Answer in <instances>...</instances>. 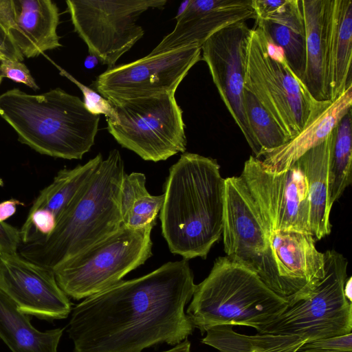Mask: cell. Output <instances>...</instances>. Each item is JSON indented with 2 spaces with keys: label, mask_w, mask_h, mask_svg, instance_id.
Masks as SVG:
<instances>
[{
  "label": "cell",
  "mask_w": 352,
  "mask_h": 352,
  "mask_svg": "<svg viewBox=\"0 0 352 352\" xmlns=\"http://www.w3.org/2000/svg\"><path fill=\"white\" fill-rule=\"evenodd\" d=\"M195 287L183 258L85 298L68 323L73 352H142L160 343L179 344L193 331L184 308Z\"/></svg>",
  "instance_id": "obj_1"
},
{
  "label": "cell",
  "mask_w": 352,
  "mask_h": 352,
  "mask_svg": "<svg viewBox=\"0 0 352 352\" xmlns=\"http://www.w3.org/2000/svg\"><path fill=\"white\" fill-rule=\"evenodd\" d=\"M160 212L170 252L205 259L222 235L225 179L217 160L186 153L169 168Z\"/></svg>",
  "instance_id": "obj_2"
},
{
  "label": "cell",
  "mask_w": 352,
  "mask_h": 352,
  "mask_svg": "<svg viewBox=\"0 0 352 352\" xmlns=\"http://www.w3.org/2000/svg\"><path fill=\"white\" fill-rule=\"evenodd\" d=\"M124 174L119 151L111 150L57 219L52 232L32 242L21 243L18 253L54 270L116 232L123 224L120 199Z\"/></svg>",
  "instance_id": "obj_3"
},
{
  "label": "cell",
  "mask_w": 352,
  "mask_h": 352,
  "mask_svg": "<svg viewBox=\"0 0 352 352\" xmlns=\"http://www.w3.org/2000/svg\"><path fill=\"white\" fill-rule=\"evenodd\" d=\"M0 116L21 144L67 160H80L91 149L100 120L78 96L59 87L41 94L9 89L0 95Z\"/></svg>",
  "instance_id": "obj_4"
},
{
  "label": "cell",
  "mask_w": 352,
  "mask_h": 352,
  "mask_svg": "<svg viewBox=\"0 0 352 352\" xmlns=\"http://www.w3.org/2000/svg\"><path fill=\"white\" fill-rule=\"evenodd\" d=\"M287 302L269 289L252 271L218 257L208 276L196 285L186 315L204 334L215 326H246L258 331Z\"/></svg>",
  "instance_id": "obj_5"
},
{
  "label": "cell",
  "mask_w": 352,
  "mask_h": 352,
  "mask_svg": "<svg viewBox=\"0 0 352 352\" xmlns=\"http://www.w3.org/2000/svg\"><path fill=\"white\" fill-rule=\"evenodd\" d=\"M122 225L104 239L68 259L53 271L62 291L76 300L86 298L117 283L152 256L151 231Z\"/></svg>",
  "instance_id": "obj_6"
},
{
  "label": "cell",
  "mask_w": 352,
  "mask_h": 352,
  "mask_svg": "<svg viewBox=\"0 0 352 352\" xmlns=\"http://www.w3.org/2000/svg\"><path fill=\"white\" fill-rule=\"evenodd\" d=\"M244 89L257 99L289 140L331 103L316 100L288 65L270 56L264 34L257 26L251 30Z\"/></svg>",
  "instance_id": "obj_7"
},
{
  "label": "cell",
  "mask_w": 352,
  "mask_h": 352,
  "mask_svg": "<svg viewBox=\"0 0 352 352\" xmlns=\"http://www.w3.org/2000/svg\"><path fill=\"white\" fill-rule=\"evenodd\" d=\"M324 256V276L308 295L287 302L258 333L298 336L306 341L351 333L352 305L344 295L346 258L335 250Z\"/></svg>",
  "instance_id": "obj_8"
},
{
  "label": "cell",
  "mask_w": 352,
  "mask_h": 352,
  "mask_svg": "<svg viewBox=\"0 0 352 352\" xmlns=\"http://www.w3.org/2000/svg\"><path fill=\"white\" fill-rule=\"evenodd\" d=\"M109 102L117 119L107 120V129L122 147L154 162L185 152V124L175 92Z\"/></svg>",
  "instance_id": "obj_9"
},
{
  "label": "cell",
  "mask_w": 352,
  "mask_h": 352,
  "mask_svg": "<svg viewBox=\"0 0 352 352\" xmlns=\"http://www.w3.org/2000/svg\"><path fill=\"white\" fill-rule=\"evenodd\" d=\"M222 235L226 256L254 272L283 298L269 230L240 176L225 179Z\"/></svg>",
  "instance_id": "obj_10"
},
{
  "label": "cell",
  "mask_w": 352,
  "mask_h": 352,
  "mask_svg": "<svg viewBox=\"0 0 352 352\" xmlns=\"http://www.w3.org/2000/svg\"><path fill=\"white\" fill-rule=\"evenodd\" d=\"M74 31L89 54L109 68L144 35L136 24L149 8L162 9L166 0H67Z\"/></svg>",
  "instance_id": "obj_11"
},
{
  "label": "cell",
  "mask_w": 352,
  "mask_h": 352,
  "mask_svg": "<svg viewBox=\"0 0 352 352\" xmlns=\"http://www.w3.org/2000/svg\"><path fill=\"white\" fill-rule=\"evenodd\" d=\"M240 177L256 204L270 234L278 230L311 234L308 187L299 160L285 171L272 173L251 155L245 161Z\"/></svg>",
  "instance_id": "obj_12"
},
{
  "label": "cell",
  "mask_w": 352,
  "mask_h": 352,
  "mask_svg": "<svg viewBox=\"0 0 352 352\" xmlns=\"http://www.w3.org/2000/svg\"><path fill=\"white\" fill-rule=\"evenodd\" d=\"M201 47L190 45L114 66L93 85L109 101L175 92L190 69L201 59Z\"/></svg>",
  "instance_id": "obj_13"
},
{
  "label": "cell",
  "mask_w": 352,
  "mask_h": 352,
  "mask_svg": "<svg viewBox=\"0 0 352 352\" xmlns=\"http://www.w3.org/2000/svg\"><path fill=\"white\" fill-rule=\"evenodd\" d=\"M245 21L230 25L210 36L201 46L218 92L243 134L255 157L258 146L249 125L245 107L244 80L251 34Z\"/></svg>",
  "instance_id": "obj_14"
},
{
  "label": "cell",
  "mask_w": 352,
  "mask_h": 352,
  "mask_svg": "<svg viewBox=\"0 0 352 352\" xmlns=\"http://www.w3.org/2000/svg\"><path fill=\"white\" fill-rule=\"evenodd\" d=\"M0 290L28 316L63 319L72 311L71 302L58 286L54 271L18 252L0 254Z\"/></svg>",
  "instance_id": "obj_15"
},
{
  "label": "cell",
  "mask_w": 352,
  "mask_h": 352,
  "mask_svg": "<svg viewBox=\"0 0 352 352\" xmlns=\"http://www.w3.org/2000/svg\"><path fill=\"white\" fill-rule=\"evenodd\" d=\"M256 18L252 0H189L186 10L176 16L173 31L148 56L190 45L201 47L225 27Z\"/></svg>",
  "instance_id": "obj_16"
},
{
  "label": "cell",
  "mask_w": 352,
  "mask_h": 352,
  "mask_svg": "<svg viewBox=\"0 0 352 352\" xmlns=\"http://www.w3.org/2000/svg\"><path fill=\"white\" fill-rule=\"evenodd\" d=\"M270 241L287 302L308 295L324 276V256L311 234L278 230Z\"/></svg>",
  "instance_id": "obj_17"
},
{
  "label": "cell",
  "mask_w": 352,
  "mask_h": 352,
  "mask_svg": "<svg viewBox=\"0 0 352 352\" xmlns=\"http://www.w3.org/2000/svg\"><path fill=\"white\" fill-rule=\"evenodd\" d=\"M59 17L51 0H0V24L27 58L62 46L57 34Z\"/></svg>",
  "instance_id": "obj_18"
},
{
  "label": "cell",
  "mask_w": 352,
  "mask_h": 352,
  "mask_svg": "<svg viewBox=\"0 0 352 352\" xmlns=\"http://www.w3.org/2000/svg\"><path fill=\"white\" fill-rule=\"evenodd\" d=\"M352 0H328L326 78L329 100L352 85Z\"/></svg>",
  "instance_id": "obj_19"
},
{
  "label": "cell",
  "mask_w": 352,
  "mask_h": 352,
  "mask_svg": "<svg viewBox=\"0 0 352 352\" xmlns=\"http://www.w3.org/2000/svg\"><path fill=\"white\" fill-rule=\"evenodd\" d=\"M352 85L331 103L296 137L283 146L267 151L258 159L272 173L292 166L305 153L321 144L351 109Z\"/></svg>",
  "instance_id": "obj_20"
},
{
  "label": "cell",
  "mask_w": 352,
  "mask_h": 352,
  "mask_svg": "<svg viewBox=\"0 0 352 352\" xmlns=\"http://www.w3.org/2000/svg\"><path fill=\"white\" fill-rule=\"evenodd\" d=\"M333 130L319 145L308 151L298 160L305 173L309 199V229L315 241L331 232L329 201V175Z\"/></svg>",
  "instance_id": "obj_21"
},
{
  "label": "cell",
  "mask_w": 352,
  "mask_h": 352,
  "mask_svg": "<svg viewBox=\"0 0 352 352\" xmlns=\"http://www.w3.org/2000/svg\"><path fill=\"white\" fill-rule=\"evenodd\" d=\"M260 28L284 52L287 64L304 83L306 35L300 0H285L266 20H256Z\"/></svg>",
  "instance_id": "obj_22"
},
{
  "label": "cell",
  "mask_w": 352,
  "mask_h": 352,
  "mask_svg": "<svg viewBox=\"0 0 352 352\" xmlns=\"http://www.w3.org/2000/svg\"><path fill=\"white\" fill-rule=\"evenodd\" d=\"M300 1L306 35L304 84L316 100H329L326 78L328 0Z\"/></svg>",
  "instance_id": "obj_23"
},
{
  "label": "cell",
  "mask_w": 352,
  "mask_h": 352,
  "mask_svg": "<svg viewBox=\"0 0 352 352\" xmlns=\"http://www.w3.org/2000/svg\"><path fill=\"white\" fill-rule=\"evenodd\" d=\"M63 329H35L28 315L0 290V338L12 352H57Z\"/></svg>",
  "instance_id": "obj_24"
},
{
  "label": "cell",
  "mask_w": 352,
  "mask_h": 352,
  "mask_svg": "<svg viewBox=\"0 0 352 352\" xmlns=\"http://www.w3.org/2000/svg\"><path fill=\"white\" fill-rule=\"evenodd\" d=\"M201 342L219 352H298L306 342L298 336L268 333L248 336L234 331L232 326L208 329Z\"/></svg>",
  "instance_id": "obj_25"
},
{
  "label": "cell",
  "mask_w": 352,
  "mask_h": 352,
  "mask_svg": "<svg viewBox=\"0 0 352 352\" xmlns=\"http://www.w3.org/2000/svg\"><path fill=\"white\" fill-rule=\"evenodd\" d=\"M103 160L102 155L98 153L83 165L59 170L52 182L40 191L29 212L41 208L47 209L54 214L57 220L76 195L94 175Z\"/></svg>",
  "instance_id": "obj_26"
},
{
  "label": "cell",
  "mask_w": 352,
  "mask_h": 352,
  "mask_svg": "<svg viewBox=\"0 0 352 352\" xmlns=\"http://www.w3.org/2000/svg\"><path fill=\"white\" fill-rule=\"evenodd\" d=\"M351 116L350 109L333 129L329 175V201L331 207L351 183Z\"/></svg>",
  "instance_id": "obj_27"
},
{
  "label": "cell",
  "mask_w": 352,
  "mask_h": 352,
  "mask_svg": "<svg viewBox=\"0 0 352 352\" xmlns=\"http://www.w3.org/2000/svg\"><path fill=\"white\" fill-rule=\"evenodd\" d=\"M244 98L248 121L258 149V155L256 158L289 141V138L270 114L257 99L245 89Z\"/></svg>",
  "instance_id": "obj_28"
},
{
  "label": "cell",
  "mask_w": 352,
  "mask_h": 352,
  "mask_svg": "<svg viewBox=\"0 0 352 352\" xmlns=\"http://www.w3.org/2000/svg\"><path fill=\"white\" fill-rule=\"evenodd\" d=\"M164 194L151 195L149 193L138 198L133 204L126 222L131 228H142L156 223V218L162 207Z\"/></svg>",
  "instance_id": "obj_29"
},
{
  "label": "cell",
  "mask_w": 352,
  "mask_h": 352,
  "mask_svg": "<svg viewBox=\"0 0 352 352\" xmlns=\"http://www.w3.org/2000/svg\"><path fill=\"white\" fill-rule=\"evenodd\" d=\"M44 56L58 69L59 74L66 77L70 81L74 82L82 91L83 94V103L86 109L92 114H102L107 117V120L116 121L117 119L116 112L110 102L103 98L100 94L93 90L91 88L85 86L73 76L62 68L50 58L44 54Z\"/></svg>",
  "instance_id": "obj_30"
},
{
  "label": "cell",
  "mask_w": 352,
  "mask_h": 352,
  "mask_svg": "<svg viewBox=\"0 0 352 352\" xmlns=\"http://www.w3.org/2000/svg\"><path fill=\"white\" fill-rule=\"evenodd\" d=\"M146 176L142 173L124 174L120 188V211L124 224L134 202L140 197L148 194Z\"/></svg>",
  "instance_id": "obj_31"
},
{
  "label": "cell",
  "mask_w": 352,
  "mask_h": 352,
  "mask_svg": "<svg viewBox=\"0 0 352 352\" xmlns=\"http://www.w3.org/2000/svg\"><path fill=\"white\" fill-rule=\"evenodd\" d=\"M298 352H352V333L306 341Z\"/></svg>",
  "instance_id": "obj_32"
},
{
  "label": "cell",
  "mask_w": 352,
  "mask_h": 352,
  "mask_svg": "<svg viewBox=\"0 0 352 352\" xmlns=\"http://www.w3.org/2000/svg\"><path fill=\"white\" fill-rule=\"evenodd\" d=\"M0 76L24 84L34 91L39 89L29 69L22 61L1 58Z\"/></svg>",
  "instance_id": "obj_33"
},
{
  "label": "cell",
  "mask_w": 352,
  "mask_h": 352,
  "mask_svg": "<svg viewBox=\"0 0 352 352\" xmlns=\"http://www.w3.org/2000/svg\"><path fill=\"white\" fill-rule=\"evenodd\" d=\"M20 231L14 226L0 223V254H14L21 245Z\"/></svg>",
  "instance_id": "obj_34"
},
{
  "label": "cell",
  "mask_w": 352,
  "mask_h": 352,
  "mask_svg": "<svg viewBox=\"0 0 352 352\" xmlns=\"http://www.w3.org/2000/svg\"><path fill=\"white\" fill-rule=\"evenodd\" d=\"M0 56L23 61L24 56L10 37L8 32L0 24Z\"/></svg>",
  "instance_id": "obj_35"
},
{
  "label": "cell",
  "mask_w": 352,
  "mask_h": 352,
  "mask_svg": "<svg viewBox=\"0 0 352 352\" xmlns=\"http://www.w3.org/2000/svg\"><path fill=\"white\" fill-rule=\"evenodd\" d=\"M20 201L11 199L3 201L0 203V223L5 222L6 220L12 217L16 211L17 206L23 205Z\"/></svg>",
  "instance_id": "obj_36"
},
{
  "label": "cell",
  "mask_w": 352,
  "mask_h": 352,
  "mask_svg": "<svg viewBox=\"0 0 352 352\" xmlns=\"http://www.w3.org/2000/svg\"><path fill=\"white\" fill-rule=\"evenodd\" d=\"M162 352H190V342L186 339L170 349Z\"/></svg>",
  "instance_id": "obj_37"
},
{
  "label": "cell",
  "mask_w": 352,
  "mask_h": 352,
  "mask_svg": "<svg viewBox=\"0 0 352 352\" xmlns=\"http://www.w3.org/2000/svg\"><path fill=\"white\" fill-rule=\"evenodd\" d=\"M344 292L345 296L347 298V299L351 302V278H349V280H346L344 288Z\"/></svg>",
  "instance_id": "obj_38"
},
{
  "label": "cell",
  "mask_w": 352,
  "mask_h": 352,
  "mask_svg": "<svg viewBox=\"0 0 352 352\" xmlns=\"http://www.w3.org/2000/svg\"><path fill=\"white\" fill-rule=\"evenodd\" d=\"M97 63V58L91 55L87 57L85 61V65L87 68H93Z\"/></svg>",
  "instance_id": "obj_39"
},
{
  "label": "cell",
  "mask_w": 352,
  "mask_h": 352,
  "mask_svg": "<svg viewBox=\"0 0 352 352\" xmlns=\"http://www.w3.org/2000/svg\"><path fill=\"white\" fill-rule=\"evenodd\" d=\"M2 80H3V78L0 76V85H1V83L2 82Z\"/></svg>",
  "instance_id": "obj_40"
},
{
  "label": "cell",
  "mask_w": 352,
  "mask_h": 352,
  "mask_svg": "<svg viewBox=\"0 0 352 352\" xmlns=\"http://www.w3.org/2000/svg\"><path fill=\"white\" fill-rule=\"evenodd\" d=\"M1 58H2L0 57V60H1Z\"/></svg>",
  "instance_id": "obj_41"
},
{
  "label": "cell",
  "mask_w": 352,
  "mask_h": 352,
  "mask_svg": "<svg viewBox=\"0 0 352 352\" xmlns=\"http://www.w3.org/2000/svg\"><path fill=\"white\" fill-rule=\"evenodd\" d=\"M1 57V56H0Z\"/></svg>",
  "instance_id": "obj_42"
}]
</instances>
